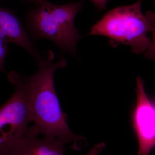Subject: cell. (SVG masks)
<instances>
[{
	"label": "cell",
	"instance_id": "6da1fadb",
	"mask_svg": "<svg viewBox=\"0 0 155 155\" xmlns=\"http://www.w3.org/2000/svg\"><path fill=\"white\" fill-rule=\"evenodd\" d=\"M48 54L46 61L38 58L37 72L30 77L25 78L31 122L40 135L66 143L73 141L76 149L77 143L82 137L69 129L67 115L62 111L54 84L56 70L66 67L67 61L62 57L58 62L53 63L54 52L49 50Z\"/></svg>",
	"mask_w": 155,
	"mask_h": 155
},
{
	"label": "cell",
	"instance_id": "7a4b0ae2",
	"mask_svg": "<svg viewBox=\"0 0 155 155\" xmlns=\"http://www.w3.org/2000/svg\"><path fill=\"white\" fill-rule=\"evenodd\" d=\"M142 2L137 0L132 5L108 11L92 26L89 35L109 38V43L114 48L125 45L135 54L145 51L151 41L148 34L155 27V13L149 11L143 14Z\"/></svg>",
	"mask_w": 155,
	"mask_h": 155
},
{
	"label": "cell",
	"instance_id": "3957f363",
	"mask_svg": "<svg viewBox=\"0 0 155 155\" xmlns=\"http://www.w3.org/2000/svg\"><path fill=\"white\" fill-rule=\"evenodd\" d=\"M39 6L30 14L31 28L38 37L48 39L59 48L73 54L81 36L74 25L76 14L83 2L62 5L42 0Z\"/></svg>",
	"mask_w": 155,
	"mask_h": 155
},
{
	"label": "cell",
	"instance_id": "277c9868",
	"mask_svg": "<svg viewBox=\"0 0 155 155\" xmlns=\"http://www.w3.org/2000/svg\"><path fill=\"white\" fill-rule=\"evenodd\" d=\"M14 85L13 95L0 108V155H7L28 132L31 122L25 77L15 72L8 75Z\"/></svg>",
	"mask_w": 155,
	"mask_h": 155
},
{
	"label": "cell",
	"instance_id": "5b68a950",
	"mask_svg": "<svg viewBox=\"0 0 155 155\" xmlns=\"http://www.w3.org/2000/svg\"><path fill=\"white\" fill-rule=\"evenodd\" d=\"M136 90L137 102L131 120L138 143L137 155H149L155 147V101L148 97L141 78H137Z\"/></svg>",
	"mask_w": 155,
	"mask_h": 155
},
{
	"label": "cell",
	"instance_id": "8992f818",
	"mask_svg": "<svg viewBox=\"0 0 155 155\" xmlns=\"http://www.w3.org/2000/svg\"><path fill=\"white\" fill-rule=\"evenodd\" d=\"M66 143L63 140L40 135L33 125L8 155H64Z\"/></svg>",
	"mask_w": 155,
	"mask_h": 155
},
{
	"label": "cell",
	"instance_id": "52a82bcc",
	"mask_svg": "<svg viewBox=\"0 0 155 155\" xmlns=\"http://www.w3.org/2000/svg\"><path fill=\"white\" fill-rule=\"evenodd\" d=\"M0 38L5 42L19 45L34 57H38L19 19L9 10L0 8Z\"/></svg>",
	"mask_w": 155,
	"mask_h": 155
},
{
	"label": "cell",
	"instance_id": "ba28073f",
	"mask_svg": "<svg viewBox=\"0 0 155 155\" xmlns=\"http://www.w3.org/2000/svg\"><path fill=\"white\" fill-rule=\"evenodd\" d=\"M152 38L148 48L144 54V58L155 61V27L152 31Z\"/></svg>",
	"mask_w": 155,
	"mask_h": 155
},
{
	"label": "cell",
	"instance_id": "9c48e42d",
	"mask_svg": "<svg viewBox=\"0 0 155 155\" xmlns=\"http://www.w3.org/2000/svg\"><path fill=\"white\" fill-rule=\"evenodd\" d=\"M8 49L7 43L0 38V70L5 71L4 67V61L8 53Z\"/></svg>",
	"mask_w": 155,
	"mask_h": 155
},
{
	"label": "cell",
	"instance_id": "30bf717a",
	"mask_svg": "<svg viewBox=\"0 0 155 155\" xmlns=\"http://www.w3.org/2000/svg\"><path fill=\"white\" fill-rule=\"evenodd\" d=\"M99 11H104L106 9L107 3L109 0H90Z\"/></svg>",
	"mask_w": 155,
	"mask_h": 155
},
{
	"label": "cell",
	"instance_id": "8fae6325",
	"mask_svg": "<svg viewBox=\"0 0 155 155\" xmlns=\"http://www.w3.org/2000/svg\"><path fill=\"white\" fill-rule=\"evenodd\" d=\"M30 1H33V2H37L40 3L42 1V0H30Z\"/></svg>",
	"mask_w": 155,
	"mask_h": 155
},
{
	"label": "cell",
	"instance_id": "7c38bea8",
	"mask_svg": "<svg viewBox=\"0 0 155 155\" xmlns=\"http://www.w3.org/2000/svg\"><path fill=\"white\" fill-rule=\"evenodd\" d=\"M154 3H155V0L154 1Z\"/></svg>",
	"mask_w": 155,
	"mask_h": 155
}]
</instances>
